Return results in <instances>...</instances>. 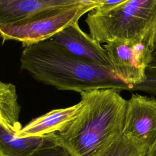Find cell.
<instances>
[{"label":"cell","mask_w":156,"mask_h":156,"mask_svg":"<svg viewBox=\"0 0 156 156\" xmlns=\"http://www.w3.org/2000/svg\"><path fill=\"white\" fill-rule=\"evenodd\" d=\"M104 48L117 77L132 86L144 80L151 61V46L144 42L115 40L105 43Z\"/></svg>","instance_id":"5"},{"label":"cell","mask_w":156,"mask_h":156,"mask_svg":"<svg viewBox=\"0 0 156 156\" xmlns=\"http://www.w3.org/2000/svg\"><path fill=\"white\" fill-rule=\"evenodd\" d=\"M22 70L37 81L60 90L78 93L97 89L129 90L110 67L87 62L66 52L49 40L24 48L20 58Z\"/></svg>","instance_id":"2"},{"label":"cell","mask_w":156,"mask_h":156,"mask_svg":"<svg viewBox=\"0 0 156 156\" xmlns=\"http://www.w3.org/2000/svg\"><path fill=\"white\" fill-rule=\"evenodd\" d=\"M49 40L78 58L111 68L104 46L90 35L85 33L80 29L78 21L65 27Z\"/></svg>","instance_id":"7"},{"label":"cell","mask_w":156,"mask_h":156,"mask_svg":"<svg viewBox=\"0 0 156 156\" xmlns=\"http://www.w3.org/2000/svg\"><path fill=\"white\" fill-rule=\"evenodd\" d=\"M122 133L149 149L156 140V99L133 94L127 101Z\"/></svg>","instance_id":"6"},{"label":"cell","mask_w":156,"mask_h":156,"mask_svg":"<svg viewBox=\"0 0 156 156\" xmlns=\"http://www.w3.org/2000/svg\"><path fill=\"white\" fill-rule=\"evenodd\" d=\"M85 22L90 35L100 43L124 40L146 43L153 48L156 0H129L104 12L94 9L88 13Z\"/></svg>","instance_id":"3"},{"label":"cell","mask_w":156,"mask_h":156,"mask_svg":"<svg viewBox=\"0 0 156 156\" xmlns=\"http://www.w3.org/2000/svg\"><path fill=\"white\" fill-rule=\"evenodd\" d=\"M146 156H156V140L153 145L149 149Z\"/></svg>","instance_id":"18"},{"label":"cell","mask_w":156,"mask_h":156,"mask_svg":"<svg viewBox=\"0 0 156 156\" xmlns=\"http://www.w3.org/2000/svg\"><path fill=\"white\" fill-rule=\"evenodd\" d=\"M81 107L80 101L73 106L52 110L30 121L16 133L24 136H43L61 132L72 122Z\"/></svg>","instance_id":"8"},{"label":"cell","mask_w":156,"mask_h":156,"mask_svg":"<svg viewBox=\"0 0 156 156\" xmlns=\"http://www.w3.org/2000/svg\"><path fill=\"white\" fill-rule=\"evenodd\" d=\"M49 9L57 7L73 6L88 4L101 5L106 0H41Z\"/></svg>","instance_id":"15"},{"label":"cell","mask_w":156,"mask_h":156,"mask_svg":"<svg viewBox=\"0 0 156 156\" xmlns=\"http://www.w3.org/2000/svg\"><path fill=\"white\" fill-rule=\"evenodd\" d=\"M31 156H71L66 149L60 144L55 133L37 149Z\"/></svg>","instance_id":"13"},{"label":"cell","mask_w":156,"mask_h":156,"mask_svg":"<svg viewBox=\"0 0 156 156\" xmlns=\"http://www.w3.org/2000/svg\"><path fill=\"white\" fill-rule=\"evenodd\" d=\"M127 1L129 0H106L100 6L95 8V9L101 12L107 11L120 5Z\"/></svg>","instance_id":"16"},{"label":"cell","mask_w":156,"mask_h":156,"mask_svg":"<svg viewBox=\"0 0 156 156\" xmlns=\"http://www.w3.org/2000/svg\"><path fill=\"white\" fill-rule=\"evenodd\" d=\"M148 66L152 67V68L156 67V40L154 44V46L152 49L151 61Z\"/></svg>","instance_id":"17"},{"label":"cell","mask_w":156,"mask_h":156,"mask_svg":"<svg viewBox=\"0 0 156 156\" xmlns=\"http://www.w3.org/2000/svg\"><path fill=\"white\" fill-rule=\"evenodd\" d=\"M130 91H141L152 95L156 94V67H149L146 70V78L141 83L132 85Z\"/></svg>","instance_id":"14"},{"label":"cell","mask_w":156,"mask_h":156,"mask_svg":"<svg viewBox=\"0 0 156 156\" xmlns=\"http://www.w3.org/2000/svg\"><path fill=\"white\" fill-rule=\"evenodd\" d=\"M115 88L80 93L81 107L57 141L71 156H103L122 134L127 101Z\"/></svg>","instance_id":"1"},{"label":"cell","mask_w":156,"mask_h":156,"mask_svg":"<svg viewBox=\"0 0 156 156\" xmlns=\"http://www.w3.org/2000/svg\"><path fill=\"white\" fill-rule=\"evenodd\" d=\"M0 126V156H31L51 136H24Z\"/></svg>","instance_id":"9"},{"label":"cell","mask_w":156,"mask_h":156,"mask_svg":"<svg viewBox=\"0 0 156 156\" xmlns=\"http://www.w3.org/2000/svg\"><path fill=\"white\" fill-rule=\"evenodd\" d=\"M148 150L142 142L122 133L103 156H146Z\"/></svg>","instance_id":"12"},{"label":"cell","mask_w":156,"mask_h":156,"mask_svg":"<svg viewBox=\"0 0 156 156\" xmlns=\"http://www.w3.org/2000/svg\"><path fill=\"white\" fill-rule=\"evenodd\" d=\"M100 5L88 4L52 7L17 21L0 24L2 43L7 40H15L20 42L25 48L49 40L65 27L78 21L84 14Z\"/></svg>","instance_id":"4"},{"label":"cell","mask_w":156,"mask_h":156,"mask_svg":"<svg viewBox=\"0 0 156 156\" xmlns=\"http://www.w3.org/2000/svg\"><path fill=\"white\" fill-rule=\"evenodd\" d=\"M17 98L15 85L0 82V126L18 133L23 127L19 122L21 107Z\"/></svg>","instance_id":"10"},{"label":"cell","mask_w":156,"mask_h":156,"mask_svg":"<svg viewBox=\"0 0 156 156\" xmlns=\"http://www.w3.org/2000/svg\"><path fill=\"white\" fill-rule=\"evenodd\" d=\"M48 9L41 0H0V24L26 18Z\"/></svg>","instance_id":"11"}]
</instances>
